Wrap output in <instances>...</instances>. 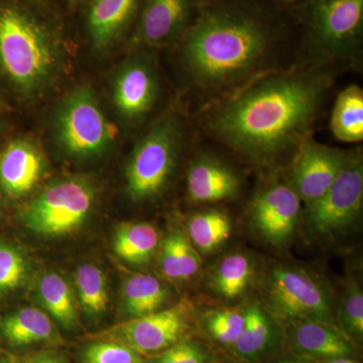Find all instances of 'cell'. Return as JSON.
<instances>
[{"instance_id": "obj_1", "label": "cell", "mask_w": 363, "mask_h": 363, "mask_svg": "<svg viewBox=\"0 0 363 363\" xmlns=\"http://www.w3.org/2000/svg\"><path fill=\"white\" fill-rule=\"evenodd\" d=\"M298 35V14L278 0H203L180 40L182 62L210 107L285 68L281 59Z\"/></svg>"}, {"instance_id": "obj_2", "label": "cell", "mask_w": 363, "mask_h": 363, "mask_svg": "<svg viewBox=\"0 0 363 363\" xmlns=\"http://www.w3.org/2000/svg\"><path fill=\"white\" fill-rule=\"evenodd\" d=\"M336 72L306 61L267 74L210 106L208 130L252 164L274 166L294 157L311 138Z\"/></svg>"}, {"instance_id": "obj_3", "label": "cell", "mask_w": 363, "mask_h": 363, "mask_svg": "<svg viewBox=\"0 0 363 363\" xmlns=\"http://www.w3.org/2000/svg\"><path fill=\"white\" fill-rule=\"evenodd\" d=\"M0 64L21 93L37 96L59 75V40L33 13L18 7H4L0 9Z\"/></svg>"}, {"instance_id": "obj_4", "label": "cell", "mask_w": 363, "mask_h": 363, "mask_svg": "<svg viewBox=\"0 0 363 363\" xmlns=\"http://www.w3.org/2000/svg\"><path fill=\"white\" fill-rule=\"evenodd\" d=\"M298 14L307 61L335 66L359 52L363 0H308Z\"/></svg>"}, {"instance_id": "obj_5", "label": "cell", "mask_w": 363, "mask_h": 363, "mask_svg": "<svg viewBox=\"0 0 363 363\" xmlns=\"http://www.w3.org/2000/svg\"><path fill=\"white\" fill-rule=\"evenodd\" d=\"M183 131L175 116L160 119L136 143L126 167V188L135 201L157 197L175 169Z\"/></svg>"}, {"instance_id": "obj_6", "label": "cell", "mask_w": 363, "mask_h": 363, "mask_svg": "<svg viewBox=\"0 0 363 363\" xmlns=\"http://www.w3.org/2000/svg\"><path fill=\"white\" fill-rule=\"evenodd\" d=\"M96 200L94 184L85 177H68L50 184L28 204L23 221L44 238L75 233L87 220Z\"/></svg>"}, {"instance_id": "obj_7", "label": "cell", "mask_w": 363, "mask_h": 363, "mask_svg": "<svg viewBox=\"0 0 363 363\" xmlns=\"http://www.w3.org/2000/svg\"><path fill=\"white\" fill-rule=\"evenodd\" d=\"M55 136L66 154L79 159L101 156L116 138V130L90 87L74 90L60 104Z\"/></svg>"}, {"instance_id": "obj_8", "label": "cell", "mask_w": 363, "mask_h": 363, "mask_svg": "<svg viewBox=\"0 0 363 363\" xmlns=\"http://www.w3.org/2000/svg\"><path fill=\"white\" fill-rule=\"evenodd\" d=\"M266 302L267 312L285 325L304 320L336 325L330 293L314 277L298 267H279L269 272Z\"/></svg>"}, {"instance_id": "obj_9", "label": "cell", "mask_w": 363, "mask_h": 363, "mask_svg": "<svg viewBox=\"0 0 363 363\" xmlns=\"http://www.w3.org/2000/svg\"><path fill=\"white\" fill-rule=\"evenodd\" d=\"M363 166L360 155L350 154L347 162L330 188L307 205L308 230L316 238H334L357 222L362 210Z\"/></svg>"}, {"instance_id": "obj_10", "label": "cell", "mask_w": 363, "mask_h": 363, "mask_svg": "<svg viewBox=\"0 0 363 363\" xmlns=\"http://www.w3.org/2000/svg\"><path fill=\"white\" fill-rule=\"evenodd\" d=\"M192 315V304L180 301L167 309L114 325L97 334L95 340L125 344L142 354L162 352L181 341Z\"/></svg>"}, {"instance_id": "obj_11", "label": "cell", "mask_w": 363, "mask_h": 363, "mask_svg": "<svg viewBox=\"0 0 363 363\" xmlns=\"http://www.w3.org/2000/svg\"><path fill=\"white\" fill-rule=\"evenodd\" d=\"M301 202L290 184H269L253 196L248 211L250 223L269 245H285L300 221Z\"/></svg>"}, {"instance_id": "obj_12", "label": "cell", "mask_w": 363, "mask_h": 363, "mask_svg": "<svg viewBox=\"0 0 363 363\" xmlns=\"http://www.w3.org/2000/svg\"><path fill=\"white\" fill-rule=\"evenodd\" d=\"M348 157L350 152L308 138L293 157L290 185L306 205L311 204L336 181Z\"/></svg>"}, {"instance_id": "obj_13", "label": "cell", "mask_w": 363, "mask_h": 363, "mask_svg": "<svg viewBox=\"0 0 363 363\" xmlns=\"http://www.w3.org/2000/svg\"><path fill=\"white\" fill-rule=\"evenodd\" d=\"M160 91L156 65L147 57L140 55L117 72L112 98L123 119L130 123H140L154 111Z\"/></svg>"}, {"instance_id": "obj_14", "label": "cell", "mask_w": 363, "mask_h": 363, "mask_svg": "<svg viewBox=\"0 0 363 363\" xmlns=\"http://www.w3.org/2000/svg\"><path fill=\"white\" fill-rule=\"evenodd\" d=\"M203 0H143L133 39L147 48L162 47L180 40Z\"/></svg>"}, {"instance_id": "obj_15", "label": "cell", "mask_w": 363, "mask_h": 363, "mask_svg": "<svg viewBox=\"0 0 363 363\" xmlns=\"http://www.w3.org/2000/svg\"><path fill=\"white\" fill-rule=\"evenodd\" d=\"M186 181L189 198L198 204L234 199L242 187L240 174L233 167L207 155L193 160Z\"/></svg>"}, {"instance_id": "obj_16", "label": "cell", "mask_w": 363, "mask_h": 363, "mask_svg": "<svg viewBox=\"0 0 363 363\" xmlns=\"http://www.w3.org/2000/svg\"><path fill=\"white\" fill-rule=\"evenodd\" d=\"M45 169L39 147L28 138H18L0 154V185L7 194L23 197L39 184Z\"/></svg>"}, {"instance_id": "obj_17", "label": "cell", "mask_w": 363, "mask_h": 363, "mask_svg": "<svg viewBox=\"0 0 363 363\" xmlns=\"http://www.w3.org/2000/svg\"><path fill=\"white\" fill-rule=\"evenodd\" d=\"M288 326L294 348L312 362L354 355V342L336 325L304 320Z\"/></svg>"}, {"instance_id": "obj_18", "label": "cell", "mask_w": 363, "mask_h": 363, "mask_svg": "<svg viewBox=\"0 0 363 363\" xmlns=\"http://www.w3.org/2000/svg\"><path fill=\"white\" fill-rule=\"evenodd\" d=\"M140 0H93L87 16L91 42L98 51L116 44L135 18Z\"/></svg>"}, {"instance_id": "obj_19", "label": "cell", "mask_w": 363, "mask_h": 363, "mask_svg": "<svg viewBox=\"0 0 363 363\" xmlns=\"http://www.w3.org/2000/svg\"><path fill=\"white\" fill-rule=\"evenodd\" d=\"M243 311L245 329L231 350L240 359L257 362L271 352L278 341L277 321L257 302L250 303Z\"/></svg>"}, {"instance_id": "obj_20", "label": "cell", "mask_w": 363, "mask_h": 363, "mask_svg": "<svg viewBox=\"0 0 363 363\" xmlns=\"http://www.w3.org/2000/svg\"><path fill=\"white\" fill-rule=\"evenodd\" d=\"M1 331L9 342L16 346L59 344L62 341L52 320L35 308H25L7 316L1 323Z\"/></svg>"}, {"instance_id": "obj_21", "label": "cell", "mask_w": 363, "mask_h": 363, "mask_svg": "<svg viewBox=\"0 0 363 363\" xmlns=\"http://www.w3.org/2000/svg\"><path fill=\"white\" fill-rule=\"evenodd\" d=\"M160 267L171 281H189L201 269L197 250L180 230L169 231L160 243Z\"/></svg>"}, {"instance_id": "obj_22", "label": "cell", "mask_w": 363, "mask_h": 363, "mask_svg": "<svg viewBox=\"0 0 363 363\" xmlns=\"http://www.w3.org/2000/svg\"><path fill=\"white\" fill-rule=\"evenodd\" d=\"M159 231L147 222H128L116 229L114 252L131 264H149L160 247Z\"/></svg>"}, {"instance_id": "obj_23", "label": "cell", "mask_w": 363, "mask_h": 363, "mask_svg": "<svg viewBox=\"0 0 363 363\" xmlns=\"http://www.w3.org/2000/svg\"><path fill=\"white\" fill-rule=\"evenodd\" d=\"M168 298V289L150 274H136L128 277L121 291L123 309L130 319L159 311Z\"/></svg>"}, {"instance_id": "obj_24", "label": "cell", "mask_w": 363, "mask_h": 363, "mask_svg": "<svg viewBox=\"0 0 363 363\" xmlns=\"http://www.w3.org/2000/svg\"><path fill=\"white\" fill-rule=\"evenodd\" d=\"M330 130L340 142L357 143L363 140V91L359 86L348 85L337 95Z\"/></svg>"}, {"instance_id": "obj_25", "label": "cell", "mask_w": 363, "mask_h": 363, "mask_svg": "<svg viewBox=\"0 0 363 363\" xmlns=\"http://www.w3.org/2000/svg\"><path fill=\"white\" fill-rule=\"evenodd\" d=\"M38 296L45 311L65 329L78 325V309L70 285L58 272H49L40 277Z\"/></svg>"}, {"instance_id": "obj_26", "label": "cell", "mask_w": 363, "mask_h": 363, "mask_svg": "<svg viewBox=\"0 0 363 363\" xmlns=\"http://www.w3.org/2000/svg\"><path fill=\"white\" fill-rule=\"evenodd\" d=\"M255 278L252 260L241 252L230 253L215 267L210 286L219 297L234 300L247 292Z\"/></svg>"}, {"instance_id": "obj_27", "label": "cell", "mask_w": 363, "mask_h": 363, "mask_svg": "<svg viewBox=\"0 0 363 363\" xmlns=\"http://www.w3.org/2000/svg\"><path fill=\"white\" fill-rule=\"evenodd\" d=\"M231 231L230 217L221 210L199 212L192 215L187 222L189 240L203 255L216 252L230 238Z\"/></svg>"}, {"instance_id": "obj_28", "label": "cell", "mask_w": 363, "mask_h": 363, "mask_svg": "<svg viewBox=\"0 0 363 363\" xmlns=\"http://www.w3.org/2000/svg\"><path fill=\"white\" fill-rule=\"evenodd\" d=\"M79 302L91 319H97L106 312L109 296L104 272L92 264H84L76 272Z\"/></svg>"}, {"instance_id": "obj_29", "label": "cell", "mask_w": 363, "mask_h": 363, "mask_svg": "<svg viewBox=\"0 0 363 363\" xmlns=\"http://www.w3.org/2000/svg\"><path fill=\"white\" fill-rule=\"evenodd\" d=\"M336 325L353 342L363 339V293L352 276L344 284L342 295L335 310Z\"/></svg>"}, {"instance_id": "obj_30", "label": "cell", "mask_w": 363, "mask_h": 363, "mask_svg": "<svg viewBox=\"0 0 363 363\" xmlns=\"http://www.w3.org/2000/svg\"><path fill=\"white\" fill-rule=\"evenodd\" d=\"M245 325L243 310H213L204 316V326L210 337L220 345L233 347L240 339Z\"/></svg>"}, {"instance_id": "obj_31", "label": "cell", "mask_w": 363, "mask_h": 363, "mask_svg": "<svg viewBox=\"0 0 363 363\" xmlns=\"http://www.w3.org/2000/svg\"><path fill=\"white\" fill-rule=\"evenodd\" d=\"M143 355L125 344L95 340L83 350L82 363H145Z\"/></svg>"}, {"instance_id": "obj_32", "label": "cell", "mask_w": 363, "mask_h": 363, "mask_svg": "<svg viewBox=\"0 0 363 363\" xmlns=\"http://www.w3.org/2000/svg\"><path fill=\"white\" fill-rule=\"evenodd\" d=\"M28 264L23 253L0 241V293L20 286L28 276Z\"/></svg>"}, {"instance_id": "obj_33", "label": "cell", "mask_w": 363, "mask_h": 363, "mask_svg": "<svg viewBox=\"0 0 363 363\" xmlns=\"http://www.w3.org/2000/svg\"><path fill=\"white\" fill-rule=\"evenodd\" d=\"M150 363H214V359L201 344L181 340L162 351Z\"/></svg>"}, {"instance_id": "obj_34", "label": "cell", "mask_w": 363, "mask_h": 363, "mask_svg": "<svg viewBox=\"0 0 363 363\" xmlns=\"http://www.w3.org/2000/svg\"><path fill=\"white\" fill-rule=\"evenodd\" d=\"M26 363H65L56 354L52 353H40L39 355H35L30 358Z\"/></svg>"}, {"instance_id": "obj_35", "label": "cell", "mask_w": 363, "mask_h": 363, "mask_svg": "<svg viewBox=\"0 0 363 363\" xmlns=\"http://www.w3.org/2000/svg\"><path fill=\"white\" fill-rule=\"evenodd\" d=\"M311 362V360H310ZM312 363H359L357 360L353 359L352 357H338L331 358V359L316 360L311 362Z\"/></svg>"}, {"instance_id": "obj_36", "label": "cell", "mask_w": 363, "mask_h": 363, "mask_svg": "<svg viewBox=\"0 0 363 363\" xmlns=\"http://www.w3.org/2000/svg\"><path fill=\"white\" fill-rule=\"evenodd\" d=\"M276 363H312L310 360L302 359V358L286 357L281 358Z\"/></svg>"}, {"instance_id": "obj_37", "label": "cell", "mask_w": 363, "mask_h": 363, "mask_svg": "<svg viewBox=\"0 0 363 363\" xmlns=\"http://www.w3.org/2000/svg\"><path fill=\"white\" fill-rule=\"evenodd\" d=\"M279 2H292L296 1V0H278Z\"/></svg>"}, {"instance_id": "obj_38", "label": "cell", "mask_w": 363, "mask_h": 363, "mask_svg": "<svg viewBox=\"0 0 363 363\" xmlns=\"http://www.w3.org/2000/svg\"><path fill=\"white\" fill-rule=\"evenodd\" d=\"M0 363H7V362H0Z\"/></svg>"}]
</instances>
